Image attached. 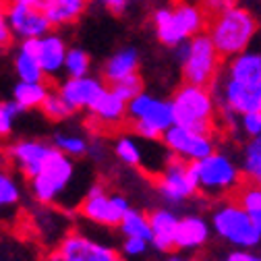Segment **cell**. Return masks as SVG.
<instances>
[{"instance_id":"4dcf8cb0","label":"cell","mask_w":261,"mask_h":261,"mask_svg":"<svg viewBox=\"0 0 261 261\" xmlns=\"http://www.w3.org/2000/svg\"><path fill=\"white\" fill-rule=\"evenodd\" d=\"M114 153L116 158L122 162L124 166L130 168H143V151L141 145L137 143V139H133L130 135H122L114 141Z\"/></svg>"},{"instance_id":"4316f807","label":"cell","mask_w":261,"mask_h":261,"mask_svg":"<svg viewBox=\"0 0 261 261\" xmlns=\"http://www.w3.org/2000/svg\"><path fill=\"white\" fill-rule=\"evenodd\" d=\"M241 174L247 182L261 185V135L247 139L241 149Z\"/></svg>"},{"instance_id":"9a60e30c","label":"cell","mask_w":261,"mask_h":261,"mask_svg":"<svg viewBox=\"0 0 261 261\" xmlns=\"http://www.w3.org/2000/svg\"><path fill=\"white\" fill-rule=\"evenodd\" d=\"M212 237V226L201 216H182L178 218L174 232V249L178 251H199L207 245Z\"/></svg>"},{"instance_id":"cb8c5ba5","label":"cell","mask_w":261,"mask_h":261,"mask_svg":"<svg viewBox=\"0 0 261 261\" xmlns=\"http://www.w3.org/2000/svg\"><path fill=\"white\" fill-rule=\"evenodd\" d=\"M172 7V13L176 17V21L180 23V27L185 29L187 38L191 40L193 36H199L205 31V25H207V15L205 11L199 7V3H189V0H178V3L170 5Z\"/></svg>"},{"instance_id":"484cf974","label":"cell","mask_w":261,"mask_h":261,"mask_svg":"<svg viewBox=\"0 0 261 261\" xmlns=\"http://www.w3.org/2000/svg\"><path fill=\"white\" fill-rule=\"evenodd\" d=\"M89 0H52L50 7L44 11V15L48 17L52 27H60V25H69L75 23L87 9Z\"/></svg>"},{"instance_id":"e575fe53","label":"cell","mask_w":261,"mask_h":261,"mask_svg":"<svg viewBox=\"0 0 261 261\" xmlns=\"http://www.w3.org/2000/svg\"><path fill=\"white\" fill-rule=\"evenodd\" d=\"M122 102H128V100H133L135 95H139L141 91H145V83H143V79H141V75L139 73H135V75H128V77H124V79H120V81H116V83H112V85H108Z\"/></svg>"},{"instance_id":"5b68a950","label":"cell","mask_w":261,"mask_h":261,"mask_svg":"<svg viewBox=\"0 0 261 261\" xmlns=\"http://www.w3.org/2000/svg\"><path fill=\"white\" fill-rule=\"evenodd\" d=\"M210 226L222 241L241 251L253 249L261 243V234L255 230L249 214L237 201H224L222 205H218L212 214Z\"/></svg>"},{"instance_id":"7bdbcfd3","label":"cell","mask_w":261,"mask_h":261,"mask_svg":"<svg viewBox=\"0 0 261 261\" xmlns=\"http://www.w3.org/2000/svg\"><path fill=\"white\" fill-rule=\"evenodd\" d=\"M11 3H17V5H25V7H31V9H38V11H46L50 7L52 0H11Z\"/></svg>"},{"instance_id":"7402d4cb","label":"cell","mask_w":261,"mask_h":261,"mask_svg":"<svg viewBox=\"0 0 261 261\" xmlns=\"http://www.w3.org/2000/svg\"><path fill=\"white\" fill-rule=\"evenodd\" d=\"M36 230L40 232V237L46 243H54L58 245L64 237L71 232L69 228V220L60 210H54L50 205H40L38 203V212H36Z\"/></svg>"},{"instance_id":"7c38bea8","label":"cell","mask_w":261,"mask_h":261,"mask_svg":"<svg viewBox=\"0 0 261 261\" xmlns=\"http://www.w3.org/2000/svg\"><path fill=\"white\" fill-rule=\"evenodd\" d=\"M106 89H108V85L100 77H91V75L81 77V79H67L56 87L62 102L73 112H79V110L89 112Z\"/></svg>"},{"instance_id":"277c9868","label":"cell","mask_w":261,"mask_h":261,"mask_svg":"<svg viewBox=\"0 0 261 261\" xmlns=\"http://www.w3.org/2000/svg\"><path fill=\"white\" fill-rule=\"evenodd\" d=\"M75 180V162L54 149L44 164V168L29 178L31 197L40 205H54L60 203L62 195L67 193L71 182Z\"/></svg>"},{"instance_id":"60d3db41","label":"cell","mask_w":261,"mask_h":261,"mask_svg":"<svg viewBox=\"0 0 261 261\" xmlns=\"http://www.w3.org/2000/svg\"><path fill=\"white\" fill-rule=\"evenodd\" d=\"M95 3L104 5L108 11H112L114 15H122L128 7V0H95Z\"/></svg>"},{"instance_id":"2e32d148","label":"cell","mask_w":261,"mask_h":261,"mask_svg":"<svg viewBox=\"0 0 261 261\" xmlns=\"http://www.w3.org/2000/svg\"><path fill=\"white\" fill-rule=\"evenodd\" d=\"M178 218L180 216L176 212H172L170 207H158L147 214L149 230H151L149 245L155 251H160V253L174 251V232H176Z\"/></svg>"},{"instance_id":"7dc6e473","label":"cell","mask_w":261,"mask_h":261,"mask_svg":"<svg viewBox=\"0 0 261 261\" xmlns=\"http://www.w3.org/2000/svg\"><path fill=\"white\" fill-rule=\"evenodd\" d=\"M0 168H7V158H5V151H0Z\"/></svg>"},{"instance_id":"d590c367","label":"cell","mask_w":261,"mask_h":261,"mask_svg":"<svg viewBox=\"0 0 261 261\" xmlns=\"http://www.w3.org/2000/svg\"><path fill=\"white\" fill-rule=\"evenodd\" d=\"M23 112L25 110L21 106H17L13 100H3L0 102V139H7V137L13 135L15 122Z\"/></svg>"},{"instance_id":"ab89813d","label":"cell","mask_w":261,"mask_h":261,"mask_svg":"<svg viewBox=\"0 0 261 261\" xmlns=\"http://www.w3.org/2000/svg\"><path fill=\"white\" fill-rule=\"evenodd\" d=\"M13 44V31L9 27V19H7V11L0 9V50H5Z\"/></svg>"},{"instance_id":"52a82bcc","label":"cell","mask_w":261,"mask_h":261,"mask_svg":"<svg viewBox=\"0 0 261 261\" xmlns=\"http://www.w3.org/2000/svg\"><path fill=\"white\" fill-rule=\"evenodd\" d=\"M128 207V199L122 193L108 191L102 182H93L79 203V214L91 224L116 228Z\"/></svg>"},{"instance_id":"f1b7e54d","label":"cell","mask_w":261,"mask_h":261,"mask_svg":"<svg viewBox=\"0 0 261 261\" xmlns=\"http://www.w3.org/2000/svg\"><path fill=\"white\" fill-rule=\"evenodd\" d=\"M21 185L15 172L0 168V214H11L21 203Z\"/></svg>"},{"instance_id":"83f0119b","label":"cell","mask_w":261,"mask_h":261,"mask_svg":"<svg viewBox=\"0 0 261 261\" xmlns=\"http://www.w3.org/2000/svg\"><path fill=\"white\" fill-rule=\"evenodd\" d=\"M116 228L120 230L122 239H143L147 243L151 239L147 214H143L141 210H135V207L126 210V214L122 216V220H120V224Z\"/></svg>"},{"instance_id":"f35d334b","label":"cell","mask_w":261,"mask_h":261,"mask_svg":"<svg viewBox=\"0 0 261 261\" xmlns=\"http://www.w3.org/2000/svg\"><path fill=\"white\" fill-rule=\"evenodd\" d=\"M237 5H239L237 0H199V7L205 11L207 17H214L218 13H224V11L232 9Z\"/></svg>"},{"instance_id":"c3c4849f","label":"cell","mask_w":261,"mask_h":261,"mask_svg":"<svg viewBox=\"0 0 261 261\" xmlns=\"http://www.w3.org/2000/svg\"><path fill=\"white\" fill-rule=\"evenodd\" d=\"M168 261H193V259H182V257H178V255H170Z\"/></svg>"},{"instance_id":"7a4b0ae2","label":"cell","mask_w":261,"mask_h":261,"mask_svg":"<svg viewBox=\"0 0 261 261\" xmlns=\"http://www.w3.org/2000/svg\"><path fill=\"white\" fill-rule=\"evenodd\" d=\"M170 106H172L174 124L216 135L218 110H216V102L210 87L182 83L174 91Z\"/></svg>"},{"instance_id":"4fadbf2b","label":"cell","mask_w":261,"mask_h":261,"mask_svg":"<svg viewBox=\"0 0 261 261\" xmlns=\"http://www.w3.org/2000/svg\"><path fill=\"white\" fill-rule=\"evenodd\" d=\"M172 124H174V120H172L170 100H160V97H153L139 120L130 122L133 133L143 141H160L162 135H164Z\"/></svg>"},{"instance_id":"8992f818","label":"cell","mask_w":261,"mask_h":261,"mask_svg":"<svg viewBox=\"0 0 261 261\" xmlns=\"http://www.w3.org/2000/svg\"><path fill=\"white\" fill-rule=\"evenodd\" d=\"M185 83L212 87L222 71V56L214 48L212 40L205 36V31L189 40V54L180 64Z\"/></svg>"},{"instance_id":"8d00e7d4","label":"cell","mask_w":261,"mask_h":261,"mask_svg":"<svg viewBox=\"0 0 261 261\" xmlns=\"http://www.w3.org/2000/svg\"><path fill=\"white\" fill-rule=\"evenodd\" d=\"M237 130L247 139L261 135V112H245V114H241L239 120H237Z\"/></svg>"},{"instance_id":"6da1fadb","label":"cell","mask_w":261,"mask_h":261,"mask_svg":"<svg viewBox=\"0 0 261 261\" xmlns=\"http://www.w3.org/2000/svg\"><path fill=\"white\" fill-rule=\"evenodd\" d=\"M257 31H259L257 17L241 5L210 17L205 25V36L212 40L214 48L222 58H232L249 50Z\"/></svg>"},{"instance_id":"ffe728a7","label":"cell","mask_w":261,"mask_h":261,"mask_svg":"<svg viewBox=\"0 0 261 261\" xmlns=\"http://www.w3.org/2000/svg\"><path fill=\"white\" fill-rule=\"evenodd\" d=\"M224 77L249 85H261V52L245 50L228 58V64L224 67Z\"/></svg>"},{"instance_id":"ba28073f","label":"cell","mask_w":261,"mask_h":261,"mask_svg":"<svg viewBox=\"0 0 261 261\" xmlns=\"http://www.w3.org/2000/svg\"><path fill=\"white\" fill-rule=\"evenodd\" d=\"M158 193L170 207L182 205L197 195V180L191 162L170 158L168 164L158 174Z\"/></svg>"},{"instance_id":"f6af8a7d","label":"cell","mask_w":261,"mask_h":261,"mask_svg":"<svg viewBox=\"0 0 261 261\" xmlns=\"http://www.w3.org/2000/svg\"><path fill=\"white\" fill-rule=\"evenodd\" d=\"M249 218H251V222L255 226V230L261 234V212H253V214H249Z\"/></svg>"},{"instance_id":"8fae6325","label":"cell","mask_w":261,"mask_h":261,"mask_svg":"<svg viewBox=\"0 0 261 261\" xmlns=\"http://www.w3.org/2000/svg\"><path fill=\"white\" fill-rule=\"evenodd\" d=\"M54 249L64 261H126L116 249L102 245L79 230H71Z\"/></svg>"},{"instance_id":"30bf717a","label":"cell","mask_w":261,"mask_h":261,"mask_svg":"<svg viewBox=\"0 0 261 261\" xmlns=\"http://www.w3.org/2000/svg\"><path fill=\"white\" fill-rule=\"evenodd\" d=\"M54 151L50 141L44 139H19L15 143H11L5 149V158L9 164H13V168L25 176L27 180L34 178L48 162L50 153Z\"/></svg>"},{"instance_id":"ac0fdd59","label":"cell","mask_w":261,"mask_h":261,"mask_svg":"<svg viewBox=\"0 0 261 261\" xmlns=\"http://www.w3.org/2000/svg\"><path fill=\"white\" fill-rule=\"evenodd\" d=\"M126 120V102H122L120 97L108 87L102 97L93 104L89 110V126L95 128H108V126H118Z\"/></svg>"},{"instance_id":"bcb514c9","label":"cell","mask_w":261,"mask_h":261,"mask_svg":"<svg viewBox=\"0 0 261 261\" xmlns=\"http://www.w3.org/2000/svg\"><path fill=\"white\" fill-rule=\"evenodd\" d=\"M44 261H64V259H62V255H60L56 249H52V251L46 255V259H44Z\"/></svg>"},{"instance_id":"3957f363","label":"cell","mask_w":261,"mask_h":261,"mask_svg":"<svg viewBox=\"0 0 261 261\" xmlns=\"http://www.w3.org/2000/svg\"><path fill=\"white\" fill-rule=\"evenodd\" d=\"M191 164L195 170V180H197V193H201L203 197L218 199L224 195H232L243 182L239 164L224 151L216 149L214 153Z\"/></svg>"},{"instance_id":"44dd1931","label":"cell","mask_w":261,"mask_h":261,"mask_svg":"<svg viewBox=\"0 0 261 261\" xmlns=\"http://www.w3.org/2000/svg\"><path fill=\"white\" fill-rule=\"evenodd\" d=\"M151 25H153V34L158 38V42L166 48H174L182 42H187V34L185 29L180 27V23L176 21L174 13H172V7L166 5V7H158L151 15Z\"/></svg>"},{"instance_id":"b9f144b4","label":"cell","mask_w":261,"mask_h":261,"mask_svg":"<svg viewBox=\"0 0 261 261\" xmlns=\"http://www.w3.org/2000/svg\"><path fill=\"white\" fill-rule=\"evenodd\" d=\"M224 261H261V257H259V255H253V253H249V251L237 249V251H232V253H228Z\"/></svg>"},{"instance_id":"f546056e","label":"cell","mask_w":261,"mask_h":261,"mask_svg":"<svg viewBox=\"0 0 261 261\" xmlns=\"http://www.w3.org/2000/svg\"><path fill=\"white\" fill-rule=\"evenodd\" d=\"M52 147L71 160H79L87 155L89 139L81 133H64V130H60V133H54L52 137Z\"/></svg>"},{"instance_id":"d4e9b609","label":"cell","mask_w":261,"mask_h":261,"mask_svg":"<svg viewBox=\"0 0 261 261\" xmlns=\"http://www.w3.org/2000/svg\"><path fill=\"white\" fill-rule=\"evenodd\" d=\"M50 85L46 81H17L13 87V102L23 110H36L42 106Z\"/></svg>"},{"instance_id":"5bb4252c","label":"cell","mask_w":261,"mask_h":261,"mask_svg":"<svg viewBox=\"0 0 261 261\" xmlns=\"http://www.w3.org/2000/svg\"><path fill=\"white\" fill-rule=\"evenodd\" d=\"M7 19H9V27L13 31V38L19 40H31V38H42L52 29L48 17L25 5H17L11 3L7 9Z\"/></svg>"},{"instance_id":"9c48e42d","label":"cell","mask_w":261,"mask_h":261,"mask_svg":"<svg viewBox=\"0 0 261 261\" xmlns=\"http://www.w3.org/2000/svg\"><path fill=\"white\" fill-rule=\"evenodd\" d=\"M162 145L168 149L172 158H178L182 162H197L218 149V141L214 133H201V130L178 124H172L162 135Z\"/></svg>"},{"instance_id":"1f68e13d","label":"cell","mask_w":261,"mask_h":261,"mask_svg":"<svg viewBox=\"0 0 261 261\" xmlns=\"http://www.w3.org/2000/svg\"><path fill=\"white\" fill-rule=\"evenodd\" d=\"M91 71V58L85 50L81 48H69L67 56H64L62 73L67 75V79H81L87 77Z\"/></svg>"},{"instance_id":"ee69618b","label":"cell","mask_w":261,"mask_h":261,"mask_svg":"<svg viewBox=\"0 0 261 261\" xmlns=\"http://www.w3.org/2000/svg\"><path fill=\"white\" fill-rule=\"evenodd\" d=\"M170 50H172L174 60H176L178 64H182V62H185V58H187V54H189V40H187V42H182V44H178V46H174V48H170Z\"/></svg>"},{"instance_id":"e0dca14e","label":"cell","mask_w":261,"mask_h":261,"mask_svg":"<svg viewBox=\"0 0 261 261\" xmlns=\"http://www.w3.org/2000/svg\"><path fill=\"white\" fill-rule=\"evenodd\" d=\"M67 42L60 34L48 31L46 36L38 38V62L40 69L44 73V77H58L62 73V64H64V56H67Z\"/></svg>"},{"instance_id":"836d02e7","label":"cell","mask_w":261,"mask_h":261,"mask_svg":"<svg viewBox=\"0 0 261 261\" xmlns=\"http://www.w3.org/2000/svg\"><path fill=\"white\" fill-rule=\"evenodd\" d=\"M40 110H42V114L48 120H54V122H62V120H67L73 114V110L62 102V97L58 95L56 89H50L48 91V95H46V100L42 102Z\"/></svg>"},{"instance_id":"d6986e66","label":"cell","mask_w":261,"mask_h":261,"mask_svg":"<svg viewBox=\"0 0 261 261\" xmlns=\"http://www.w3.org/2000/svg\"><path fill=\"white\" fill-rule=\"evenodd\" d=\"M139 50L135 46H124L120 50H116L112 56H108V60L104 62L102 67V81L106 85H112L128 75L139 73Z\"/></svg>"},{"instance_id":"603a6c76","label":"cell","mask_w":261,"mask_h":261,"mask_svg":"<svg viewBox=\"0 0 261 261\" xmlns=\"http://www.w3.org/2000/svg\"><path fill=\"white\" fill-rule=\"evenodd\" d=\"M36 52H38V38L21 40L15 52V58H13V67H15L19 81H44L46 79L40 69Z\"/></svg>"},{"instance_id":"74e56055","label":"cell","mask_w":261,"mask_h":261,"mask_svg":"<svg viewBox=\"0 0 261 261\" xmlns=\"http://www.w3.org/2000/svg\"><path fill=\"white\" fill-rule=\"evenodd\" d=\"M147 249H149V243L143 239H122L120 255L124 259H137V257H143Z\"/></svg>"},{"instance_id":"d6a6232c","label":"cell","mask_w":261,"mask_h":261,"mask_svg":"<svg viewBox=\"0 0 261 261\" xmlns=\"http://www.w3.org/2000/svg\"><path fill=\"white\" fill-rule=\"evenodd\" d=\"M247 214L261 212V185L255 182H241V187L234 191V199Z\"/></svg>"}]
</instances>
